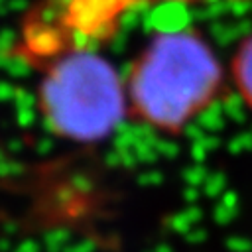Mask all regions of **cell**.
I'll use <instances>...</instances> for the list:
<instances>
[{
    "label": "cell",
    "instance_id": "obj_2",
    "mask_svg": "<svg viewBox=\"0 0 252 252\" xmlns=\"http://www.w3.org/2000/svg\"><path fill=\"white\" fill-rule=\"evenodd\" d=\"M39 106L55 134L91 144L106 138L124 118L126 85L100 55L83 47H63L45 65Z\"/></svg>",
    "mask_w": 252,
    "mask_h": 252
},
{
    "label": "cell",
    "instance_id": "obj_1",
    "mask_svg": "<svg viewBox=\"0 0 252 252\" xmlns=\"http://www.w3.org/2000/svg\"><path fill=\"white\" fill-rule=\"evenodd\" d=\"M222 77L217 55L199 32H159L124 83L128 110L156 130L177 134L217 98Z\"/></svg>",
    "mask_w": 252,
    "mask_h": 252
},
{
    "label": "cell",
    "instance_id": "obj_3",
    "mask_svg": "<svg viewBox=\"0 0 252 252\" xmlns=\"http://www.w3.org/2000/svg\"><path fill=\"white\" fill-rule=\"evenodd\" d=\"M232 81L244 98V102L252 108V33L242 39L234 57H232Z\"/></svg>",
    "mask_w": 252,
    "mask_h": 252
},
{
    "label": "cell",
    "instance_id": "obj_4",
    "mask_svg": "<svg viewBox=\"0 0 252 252\" xmlns=\"http://www.w3.org/2000/svg\"><path fill=\"white\" fill-rule=\"evenodd\" d=\"M165 2H193V0H165Z\"/></svg>",
    "mask_w": 252,
    "mask_h": 252
}]
</instances>
